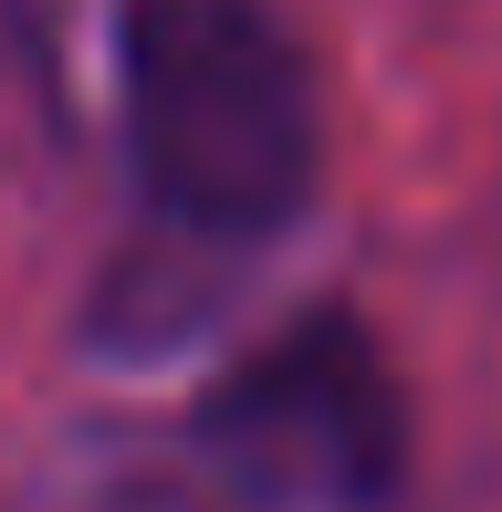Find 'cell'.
<instances>
[{
	"label": "cell",
	"mask_w": 502,
	"mask_h": 512,
	"mask_svg": "<svg viewBox=\"0 0 502 512\" xmlns=\"http://www.w3.org/2000/svg\"><path fill=\"white\" fill-rule=\"evenodd\" d=\"M126 147L147 199L199 241H262L314 199L325 105L262 0H136Z\"/></svg>",
	"instance_id": "6da1fadb"
},
{
	"label": "cell",
	"mask_w": 502,
	"mask_h": 512,
	"mask_svg": "<svg viewBox=\"0 0 502 512\" xmlns=\"http://www.w3.org/2000/svg\"><path fill=\"white\" fill-rule=\"evenodd\" d=\"M199 460L262 512H377L408 471V408L356 314H293L189 418Z\"/></svg>",
	"instance_id": "7a4b0ae2"
}]
</instances>
